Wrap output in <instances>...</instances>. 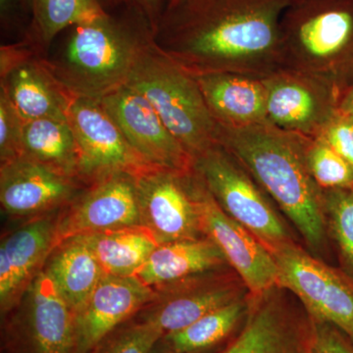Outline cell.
I'll list each match as a JSON object with an SVG mask.
<instances>
[{
  "label": "cell",
  "mask_w": 353,
  "mask_h": 353,
  "mask_svg": "<svg viewBox=\"0 0 353 353\" xmlns=\"http://www.w3.org/2000/svg\"><path fill=\"white\" fill-rule=\"evenodd\" d=\"M264 81L267 121L283 131L317 138L339 111L341 90L328 81L289 69Z\"/></svg>",
  "instance_id": "cell-11"
},
{
  "label": "cell",
  "mask_w": 353,
  "mask_h": 353,
  "mask_svg": "<svg viewBox=\"0 0 353 353\" xmlns=\"http://www.w3.org/2000/svg\"><path fill=\"white\" fill-rule=\"evenodd\" d=\"M339 111L353 115V82L341 92Z\"/></svg>",
  "instance_id": "cell-36"
},
{
  "label": "cell",
  "mask_w": 353,
  "mask_h": 353,
  "mask_svg": "<svg viewBox=\"0 0 353 353\" xmlns=\"http://www.w3.org/2000/svg\"><path fill=\"white\" fill-rule=\"evenodd\" d=\"M311 320V353H353V343L330 323Z\"/></svg>",
  "instance_id": "cell-33"
},
{
  "label": "cell",
  "mask_w": 353,
  "mask_h": 353,
  "mask_svg": "<svg viewBox=\"0 0 353 353\" xmlns=\"http://www.w3.org/2000/svg\"><path fill=\"white\" fill-rule=\"evenodd\" d=\"M127 83L145 95L194 161L219 143V126L196 77L165 54L153 38L139 52Z\"/></svg>",
  "instance_id": "cell-5"
},
{
  "label": "cell",
  "mask_w": 353,
  "mask_h": 353,
  "mask_svg": "<svg viewBox=\"0 0 353 353\" xmlns=\"http://www.w3.org/2000/svg\"><path fill=\"white\" fill-rule=\"evenodd\" d=\"M227 265L210 239H192L158 245L136 277L153 289L218 271Z\"/></svg>",
  "instance_id": "cell-22"
},
{
  "label": "cell",
  "mask_w": 353,
  "mask_h": 353,
  "mask_svg": "<svg viewBox=\"0 0 353 353\" xmlns=\"http://www.w3.org/2000/svg\"><path fill=\"white\" fill-rule=\"evenodd\" d=\"M23 128L24 121L0 88V163L22 155Z\"/></svg>",
  "instance_id": "cell-30"
},
{
  "label": "cell",
  "mask_w": 353,
  "mask_h": 353,
  "mask_svg": "<svg viewBox=\"0 0 353 353\" xmlns=\"http://www.w3.org/2000/svg\"><path fill=\"white\" fill-rule=\"evenodd\" d=\"M30 24L22 41L39 52L50 50L62 32L106 13L99 0H27Z\"/></svg>",
  "instance_id": "cell-26"
},
{
  "label": "cell",
  "mask_w": 353,
  "mask_h": 353,
  "mask_svg": "<svg viewBox=\"0 0 353 353\" xmlns=\"http://www.w3.org/2000/svg\"><path fill=\"white\" fill-rule=\"evenodd\" d=\"M80 183L21 155L0 165V203L14 217L37 216L71 203L81 192Z\"/></svg>",
  "instance_id": "cell-16"
},
{
  "label": "cell",
  "mask_w": 353,
  "mask_h": 353,
  "mask_svg": "<svg viewBox=\"0 0 353 353\" xmlns=\"http://www.w3.org/2000/svg\"><path fill=\"white\" fill-rule=\"evenodd\" d=\"M99 101L130 145L148 164L182 173L194 170L192 157L138 90L126 83Z\"/></svg>",
  "instance_id": "cell-14"
},
{
  "label": "cell",
  "mask_w": 353,
  "mask_h": 353,
  "mask_svg": "<svg viewBox=\"0 0 353 353\" xmlns=\"http://www.w3.org/2000/svg\"><path fill=\"white\" fill-rule=\"evenodd\" d=\"M278 285L294 294L309 317L330 323L353 343V283L294 241L272 250Z\"/></svg>",
  "instance_id": "cell-7"
},
{
  "label": "cell",
  "mask_w": 353,
  "mask_h": 353,
  "mask_svg": "<svg viewBox=\"0 0 353 353\" xmlns=\"http://www.w3.org/2000/svg\"><path fill=\"white\" fill-rule=\"evenodd\" d=\"M71 203L57 221V246L81 234L141 225L136 178L126 172L92 181Z\"/></svg>",
  "instance_id": "cell-15"
},
{
  "label": "cell",
  "mask_w": 353,
  "mask_h": 353,
  "mask_svg": "<svg viewBox=\"0 0 353 353\" xmlns=\"http://www.w3.org/2000/svg\"><path fill=\"white\" fill-rule=\"evenodd\" d=\"M194 77L218 126L243 129L268 122L264 79L236 73Z\"/></svg>",
  "instance_id": "cell-20"
},
{
  "label": "cell",
  "mask_w": 353,
  "mask_h": 353,
  "mask_svg": "<svg viewBox=\"0 0 353 353\" xmlns=\"http://www.w3.org/2000/svg\"><path fill=\"white\" fill-rule=\"evenodd\" d=\"M168 353H181V352H174V350H172L171 352H168Z\"/></svg>",
  "instance_id": "cell-39"
},
{
  "label": "cell",
  "mask_w": 353,
  "mask_h": 353,
  "mask_svg": "<svg viewBox=\"0 0 353 353\" xmlns=\"http://www.w3.org/2000/svg\"><path fill=\"white\" fill-rule=\"evenodd\" d=\"M294 0H176L153 32L165 54L192 75L265 79L282 69L280 23Z\"/></svg>",
  "instance_id": "cell-1"
},
{
  "label": "cell",
  "mask_w": 353,
  "mask_h": 353,
  "mask_svg": "<svg viewBox=\"0 0 353 353\" xmlns=\"http://www.w3.org/2000/svg\"><path fill=\"white\" fill-rule=\"evenodd\" d=\"M164 334L148 321L132 325L118 334L101 353H148Z\"/></svg>",
  "instance_id": "cell-31"
},
{
  "label": "cell",
  "mask_w": 353,
  "mask_h": 353,
  "mask_svg": "<svg viewBox=\"0 0 353 353\" xmlns=\"http://www.w3.org/2000/svg\"><path fill=\"white\" fill-rule=\"evenodd\" d=\"M22 152L25 157L80 180L78 145L67 119L44 118L24 122Z\"/></svg>",
  "instance_id": "cell-25"
},
{
  "label": "cell",
  "mask_w": 353,
  "mask_h": 353,
  "mask_svg": "<svg viewBox=\"0 0 353 353\" xmlns=\"http://www.w3.org/2000/svg\"><path fill=\"white\" fill-rule=\"evenodd\" d=\"M57 222L32 221L7 236L0 245V306L2 312L15 303L34 280L43 260L57 248Z\"/></svg>",
  "instance_id": "cell-19"
},
{
  "label": "cell",
  "mask_w": 353,
  "mask_h": 353,
  "mask_svg": "<svg viewBox=\"0 0 353 353\" xmlns=\"http://www.w3.org/2000/svg\"><path fill=\"white\" fill-rule=\"evenodd\" d=\"M194 170L222 210L270 252L294 241L270 197L221 143L197 157Z\"/></svg>",
  "instance_id": "cell-6"
},
{
  "label": "cell",
  "mask_w": 353,
  "mask_h": 353,
  "mask_svg": "<svg viewBox=\"0 0 353 353\" xmlns=\"http://www.w3.org/2000/svg\"><path fill=\"white\" fill-rule=\"evenodd\" d=\"M0 52V88L21 119H67L72 97L51 73L41 52L23 41L2 46Z\"/></svg>",
  "instance_id": "cell-13"
},
{
  "label": "cell",
  "mask_w": 353,
  "mask_h": 353,
  "mask_svg": "<svg viewBox=\"0 0 353 353\" xmlns=\"http://www.w3.org/2000/svg\"><path fill=\"white\" fill-rule=\"evenodd\" d=\"M328 232L336 243L343 273L353 283V189L323 190Z\"/></svg>",
  "instance_id": "cell-28"
},
{
  "label": "cell",
  "mask_w": 353,
  "mask_h": 353,
  "mask_svg": "<svg viewBox=\"0 0 353 353\" xmlns=\"http://www.w3.org/2000/svg\"><path fill=\"white\" fill-rule=\"evenodd\" d=\"M192 173L150 167L134 175L141 225L159 245L203 234Z\"/></svg>",
  "instance_id": "cell-9"
},
{
  "label": "cell",
  "mask_w": 353,
  "mask_h": 353,
  "mask_svg": "<svg viewBox=\"0 0 353 353\" xmlns=\"http://www.w3.org/2000/svg\"><path fill=\"white\" fill-rule=\"evenodd\" d=\"M277 287L250 294L240 333L221 353H311V320Z\"/></svg>",
  "instance_id": "cell-12"
},
{
  "label": "cell",
  "mask_w": 353,
  "mask_h": 353,
  "mask_svg": "<svg viewBox=\"0 0 353 353\" xmlns=\"http://www.w3.org/2000/svg\"><path fill=\"white\" fill-rule=\"evenodd\" d=\"M0 23L2 32L24 39L30 24L27 0H0Z\"/></svg>",
  "instance_id": "cell-34"
},
{
  "label": "cell",
  "mask_w": 353,
  "mask_h": 353,
  "mask_svg": "<svg viewBox=\"0 0 353 353\" xmlns=\"http://www.w3.org/2000/svg\"><path fill=\"white\" fill-rule=\"evenodd\" d=\"M218 141L289 218L313 254H325L329 232L324 194L309 172L304 136L266 122L243 129L219 126Z\"/></svg>",
  "instance_id": "cell-2"
},
{
  "label": "cell",
  "mask_w": 353,
  "mask_h": 353,
  "mask_svg": "<svg viewBox=\"0 0 353 353\" xmlns=\"http://www.w3.org/2000/svg\"><path fill=\"white\" fill-rule=\"evenodd\" d=\"M282 69L343 90L353 82V0H294L280 23Z\"/></svg>",
  "instance_id": "cell-4"
},
{
  "label": "cell",
  "mask_w": 353,
  "mask_h": 353,
  "mask_svg": "<svg viewBox=\"0 0 353 353\" xmlns=\"http://www.w3.org/2000/svg\"><path fill=\"white\" fill-rule=\"evenodd\" d=\"M203 275L201 279L196 276L176 283L178 287L158 301L145 321L154 325L165 336L185 329L215 309L250 294L239 276L222 274L205 278Z\"/></svg>",
  "instance_id": "cell-18"
},
{
  "label": "cell",
  "mask_w": 353,
  "mask_h": 353,
  "mask_svg": "<svg viewBox=\"0 0 353 353\" xmlns=\"http://www.w3.org/2000/svg\"><path fill=\"white\" fill-rule=\"evenodd\" d=\"M30 328L37 353H79L75 312L46 270L32 281Z\"/></svg>",
  "instance_id": "cell-21"
},
{
  "label": "cell",
  "mask_w": 353,
  "mask_h": 353,
  "mask_svg": "<svg viewBox=\"0 0 353 353\" xmlns=\"http://www.w3.org/2000/svg\"><path fill=\"white\" fill-rule=\"evenodd\" d=\"M53 57H43L72 97L101 99L126 85L153 29L132 2L62 32Z\"/></svg>",
  "instance_id": "cell-3"
},
{
  "label": "cell",
  "mask_w": 353,
  "mask_h": 353,
  "mask_svg": "<svg viewBox=\"0 0 353 353\" xmlns=\"http://www.w3.org/2000/svg\"><path fill=\"white\" fill-rule=\"evenodd\" d=\"M176 1V0H169L168 3H170V2Z\"/></svg>",
  "instance_id": "cell-38"
},
{
  "label": "cell",
  "mask_w": 353,
  "mask_h": 353,
  "mask_svg": "<svg viewBox=\"0 0 353 353\" xmlns=\"http://www.w3.org/2000/svg\"><path fill=\"white\" fill-rule=\"evenodd\" d=\"M138 7L150 22L154 32L155 28L163 14L169 0H128Z\"/></svg>",
  "instance_id": "cell-35"
},
{
  "label": "cell",
  "mask_w": 353,
  "mask_h": 353,
  "mask_svg": "<svg viewBox=\"0 0 353 353\" xmlns=\"http://www.w3.org/2000/svg\"><path fill=\"white\" fill-rule=\"evenodd\" d=\"M192 183L204 236L219 248L250 294L257 296L277 287L278 266L270 250L222 210L194 170Z\"/></svg>",
  "instance_id": "cell-10"
},
{
  "label": "cell",
  "mask_w": 353,
  "mask_h": 353,
  "mask_svg": "<svg viewBox=\"0 0 353 353\" xmlns=\"http://www.w3.org/2000/svg\"><path fill=\"white\" fill-rule=\"evenodd\" d=\"M66 117L78 145L83 183L116 172L137 175L153 167L130 145L99 99L72 97Z\"/></svg>",
  "instance_id": "cell-8"
},
{
  "label": "cell",
  "mask_w": 353,
  "mask_h": 353,
  "mask_svg": "<svg viewBox=\"0 0 353 353\" xmlns=\"http://www.w3.org/2000/svg\"><path fill=\"white\" fill-rule=\"evenodd\" d=\"M80 236L94 252L104 275L115 277L136 276L159 245L152 232L143 225Z\"/></svg>",
  "instance_id": "cell-24"
},
{
  "label": "cell",
  "mask_w": 353,
  "mask_h": 353,
  "mask_svg": "<svg viewBox=\"0 0 353 353\" xmlns=\"http://www.w3.org/2000/svg\"><path fill=\"white\" fill-rule=\"evenodd\" d=\"M52 252L44 270L77 314L103 277V271L82 236L62 241Z\"/></svg>",
  "instance_id": "cell-23"
},
{
  "label": "cell",
  "mask_w": 353,
  "mask_h": 353,
  "mask_svg": "<svg viewBox=\"0 0 353 353\" xmlns=\"http://www.w3.org/2000/svg\"><path fill=\"white\" fill-rule=\"evenodd\" d=\"M250 301V294L211 311L181 331L167 334L165 340L172 350L181 353H199L214 347L243 322Z\"/></svg>",
  "instance_id": "cell-27"
},
{
  "label": "cell",
  "mask_w": 353,
  "mask_h": 353,
  "mask_svg": "<svg viewBox=\"0 0 353 353\" xmlns=\"http://www.w3.org/2000/svg\"><path fill=\"white\" fill-rule=\"evenodd\" d=\"M317 138L326 141L353 166V115L338 111Z\"/></svg>",
  "instance_id": "cell-32"
},
{
  "label": "cell",
  "mask_w": 353,
  "mask_h": 353,
  "mask_svg": "<svg viewBox=\"0 0 353 353\" xmlns=\"http://www.w3.org/2000/svg\"><path fill=\"white\" fill-rule=\"evenodd\" d=\"M304 152L311 176L320 189H353V166L321 138L304 137Z\"/></svg>",
  "instance_id": "cell-29"
},
{
  "label": "cell",
  "mask_w": 353,
  "mask_h": 353,
  "mask_svg": "<svg viewBox=\"0 0 353 353\" xmlns=\"http://www.w3.org/2000/svg\"><path fill=\"white\" fill-rule=\"evenodd\" d=\"M127 1L128 0H99L102 8H103L106 12H109V11H112L114 9L118 8V7L126 3Z\"/></svg>",
  "instance_id": "cell-37"
},
{
  "label": "cell",
  "mask_w": 353,
  "mask_h": 353,
  "mask_svg": "<svg viewBox=\"0 0 353 353\" xmlns=\"http://www.w3.org/2000/svg\"><path fill=\"white\" fill-rule=\"evenodd\" d=\"M155 299L154 290L136 276L103 275L76 314L79 353L90 352L118 325Z\"/></svg>",
  "instance_id": "cell-17"
}]
</instances>
